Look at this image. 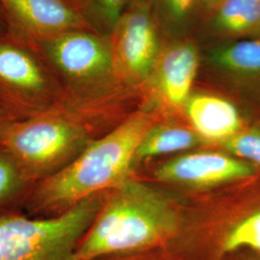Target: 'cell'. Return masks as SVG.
<instances>
[{
	"mask_svg": "<svg viewBox=\"0 0 260 260\" xmlns=\"http://www.w3.org/2000/svg\"><path fill=\"white\" fill-rule=\"evenodd\" d=\"M158 87L169 104L184 106L199 68V53L194 45L182 42L171 45L158 54L155 64Z\"/></svg>",
	"mask_w": 260,
	"mask_h": 260,
	"instance_id": "10",
	"label": "cell"
},
{
	"mask_svg": "<svg viewBox=\"0 0 260 260\" xmlns=\"http://www.w3.org/2000/svg\"><path fill=\"white\" fill-rule=\"evenodd\" d=\"M9 36V25L7 23V20L5 19L3 11L0 8V40H4Z\"/></svg>",
	"mask_w": 260,
	"mask_h": 260,
	"instance_id": "21",
	"label": "cell"
},
{
	"mask_svg": "<svg viewBox=\"0 0 260 260\" xmlns=\"http://www.w3.org/2000/svg\"><path fill=\"white\" fill-rule=\"evenodd\" d=\"M225 149L242 160L260 167V128L241 129L223 142Z\"/></svg>",
	"mask_w": 260,
	"mask_h": 260,
	"instance_id": "17",
	"label": "cell"
},
{
	"mask_svg": "<svg viewBox=\"0 0 260 260\" xmlns=\"http://www.w3.org/2000/svg\"><path fill=\"white\" fill-rule=\"evenodd\" d=\"M13 122L14 121L10 119L7 114L0 108V143H2V140Z\"/></svg>",
	"mask_w": 260,
	"mask_h": 260,
	"instance_id": "20",
	"label": "cell"
},
{
	"mask_svg": "<svg viewBox=\"0 0 260 260\" xmlns=\"http://www.w3.org/2000/svg\"><path fill=\"white\" fill-rule=\"evenodd\" d=\"M109 39L118 78L141 79L152 71L159 54L157 35L145 7L123 13Z\"/></svg>",
	"mask_w": 260,
	"mask_h": 260,
	"instance_id": "8",
	"label": "cell"
},
{
	"mask_svg": "<svg viewBox=\"0 0 260 260\" xmlns=\"http://www.w3.org/2000/svg\"><path fill=\"white\" fill-rule=\"evenodd\" d=\"M68 2H70L73 6H75V8L80 11V8L83 7L84 5H86V0H67Z\"/></svg>",
	"mask_w": 260,
	"mask_h": 260,
	"instance_id": "23",
	"label": "cell"
},
{
	"mask_svg": "<svg viewBox=\"0 0 260 260\" xmlns=\"http://www.w3.org/2000/svg\"><path fill=\"white\" fill-rule=\"evenodd\" d=\"M88 123L58 108L37 117L14 121L2 144L33 185L68 167L93 141Z\"/></svg>",
	"mask_w": 260,
	"mask_h": 260,
	"instance_id": "5",
	"label": "cell"
},
{
	"mask_svg": "<svg viewBox=\"0 0 260 260\" xmlns=\"http://www.w3.org/2000/svg\"><path fill=\"white\" fill-rule=\"evenodd\" d=\"M210 56L216 65L233 75L260 79V39L233 42L214 49Z\"/></svg>",
	"mask_w": 260,
	"mask_h": 260,
	"instance_id": "12",
	"label": "cell"
},
{
	"mask_svg": "<svg viewBox=\"0 0 260 260\" xmlns=\"http://www.w3.org/2000/svg\"><path fill=\"white\" fill-rule=\"evenodd\" d=\"M241 249L260 252V210L236 223L221 242V251L223 254Z\"/></svg>",
	"mask_w": 260,
	"mask_h": 260,
	"instance_id": "16",
	"label": "cell"
},
{
	"mask_svg": "<svg viewBox=\"0 0 260 260\" xmlns=\"http://www.w3.org/2000/svg\"><path fill=\"white\" fill-rule=\"evenodd\" d=\"M61 107L55 83L37 54L10 36L0 40V108L19 121Z\"/></svg>",
	"mask_w": 260,
	"mask_h": 260,
	"instance_id": "6",
	"label": "cell"
},
{
	"mask_svg": "<svg viewBox=\"0 0 260 260\" xmlns=\"http://www.w3.org/2000/svg\"><path fill=\"white\" fill-rule=\"evenodd\" d=\"M194 1L195 0H163L168 13L176 20L185 18L192 9Z\"/></svg>",
	"mask_w": 260,
	"mask_h": 260,
	"instance_id": "19",
	"label": "cell"
},
{
	"mask_svg": "<svg viewBox=\"0 0 260 260\" xmlns=\"http://www.w3.org/2000/svg\"><path fill=\"white\" fill-rule=\"evenodd\" d=\"M21 43L37 54L51 75L62 108L89 123L110 103L118 77L109 37L79 30Z\"/></svg>",
	"mask_w": 260,
	"mask_h": 260,
	"instance_id": "3",
	"label": "cell"
},
{
	"mask_svg": "<svg viewBox=\"0 0 260 260\" xmlns=\"http://www.w3.org/2000/svg\"><path fill=\"white\" fill-rule=\"evenodd\" d=\"M150 128L149 117L137 113L93 139L63 171L33 186L23 212L56 216L121 184L129 177L140 144Z\"/></svg>",
	"mask_w": 260,
	"mask_h": 260,
	"instance_id": "1",
	"label": "cell"
},
{
	"mask_svg": "<svg viewBox=\"0 0 260 260\" xmlns=\"http://www.w3.org/2000/svg\"><path fill=\"white\" fill-rule=\"evenodd\" d=\"M33 184L8 149L0 143V213L22 210Z\"/></svg>",
	"mask_w": 260,
	"mask_h": 260,
	"instance_id": "13",
	"label": "cell"
},
{
	"mask_svg": "<svg viewBox=\"0 0 260 260\" xmlns=\"http://www.w3.org/2000/svg\"><path fill=\"white\" fill-rule=\"evenodd\" d=\"M223 0H203V2L209 8H217V6L222 2Z\"/></svg>",
	"mask_w": 260,
	"mask_h": 260,
	"instance_id": "22",
	"label": "cell"
},
{
	"mask_svg": "<svg viewBox=\"0 0 260 260\" xmlns=\"http://www.w3.org/2000/svg\"><path fill=\"white\" fill-rule=\"evenodd\" d=\"M253 174V165L242 159L218 152H195L162 165L156 177L165 182L204 187L244 179Z\"/></svg>",
	"mask_w": 260,
	"mask_h": 260,
	"instance_id": "9",
	"label": "cell"
},
{
	"mask_svg": "<svg viewBox=\"0 0 260 260\" xmlns=\"http://www.w3.org/2000/svg\"><path fill=\"white\" fill-rule=\"evenodd\" d=\"M126 0H86L90 4L96 18L111 33L123 15Z\"/></svg>",
	"mask_w": 260,
	"mask_h": 260,
	"instance_id": "18",
	"label": "cell"
},
{
	"mask_svg": "<svg viewBox=\"0 0 260 260\" xmlns=\"http://www.w3.org/2000/svg\"><path fill=\"white\" fill-rule=\"evenodd\" d=\"M184 106L196 131L205 139L225 142L242 129L238 109L233 103L220 96L190 95Z\"/></svg>",
	"mask_w": 260,
	"mask_h": 260,
	"instance_id": "11",
	"label": "cell"
},
{
	"mask_svg": "<svg viewBox=\"0 0 260 260\" xmlns=\"http://www.w3.org/2000/svg\"><path fill=\"white\" fill-rule=\"evenodd\" d=\"M105 193L52 217L22 210L0 213V260H78L76 249L103 205Z\"/></svg>",
	"mask_w": 260,
	"mask_h": 260,
	"instance_id": "4",
	"label": "cell"
},
{
	"mask_svg": "<svg viewBox=\"0 0 260 260\" xmlns=\"http://www.w3.org/2000/svg\"><path fill=\"white\" fill-rule=\"evenodd\" d=\"M10 37L23 43L41 42L60 34L86 30L91 23L67 0H0Z\"/></svg>",
	"mask_w": 260,
	"mask_h": 260,
	"instance_id": "7",
	"label": "cell"
},
{
	"mask_svg": "<svg viewBox=\"0 0 260 260\" xmlns=\"http://www.w3.org/2000/svg\"><path fill=\"white\" fill-rule=\"evenodd\" d=\"M215 24L224 34L250 35L260 30V0H223L217 6Z\"/></svg>",
	"mask_w": 260,
	"mask_h": 260,
	"instance_id": "14",
	"label": "cell"
},
{
	"mask_svg": "<svg viewBox=\"0 0 260 260\" xmlns=\"http://www.w3.org/2000/svg\"><path fill=\"white\" fill-rule=\"evenodd\" d=\"M198 143L199 138L195 133L182 127H151L142 140L136 158L176 152L190 149Z\"/></svg>",
	"mask_w": 260,
	"mask_h": 260,
	"instance_id": "15",
	"label": "cell"
},
{
	"mask_svg": "<svg viewBox=\"0 0 260 260\" xmlns=\"http://www.w3.org/2000/svg\"><path fill=\"white\" fill-rule=\"evenodd\" d=\"M170 202L149 186L125 179L105 192L103 205L76 249L78 260L116 258L154 248L177 233Z\"/></svg>",
	"mask_w": 260,
	"mask_h": 260,
	"instance_id": "2",
	"label": "cell"
}]
</instances>
